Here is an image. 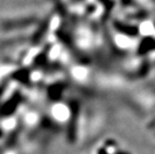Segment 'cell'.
Listing matches in <instances>:
<instances>
[{
	"label": "cell",
	"instance_id": "obj_2",
	"mask_svg": "<svg viewBox=\"0 0 155 154\" xmlns=\"http://www.w3.org/2000/svg\"><path fill=\"white\" fill-rule=\"evenodd\" d=\"M20 97H15L14 99L9 100L7 103H5V105L2 107V113L4 114L3 116H8V114L12 113L13 111H15V110L17 109L19 103H20Z\"/></svg>",
	"mask_w": 155,
	"mask_h": 154
},
{
	"label": "cell",
	"instance_id": "obj_4",
	"mask_svg": "<svg viewBox=\"0 0 155 154\" xmlns=\"http://www.w3.org/2000/svg\"><path fill=\"white\" fill-rule=\"evenodd\" d=\"M97 154H108V153H107V151L104 149H101L100 150H98V153Z\"/></svg>",
	"mask_w": 155,
	"mask_h": 154
},
{
	"label": "cell",
	"instance_id": "obj_5",
	"mask_svg": "<svg viewBox=\"0 0 155 154\" xmlns=\"http://www.w3.org/2000/svg\"><path fill=\"white\" fill-rule=\"evenodd\" d=\"M116 154H129V153H128V152H125V151H121V150H119V151H117Z\"/></svg>",
	"mask_w": 155,
	"mask_h": 154
},
{
	"label": "cell",
	"instance_id": "obj_1",
	"mask_svg": "<svg viewBox=\"0 0 155 154\" xmlns=\"http://www.w3.org/2000/svg\"><path fill=\"white\" fill-rule=\"evenodd\" d=\"M71 115H70L68 127H67V138L69 142L74 143L76 140L77 133V121L80 114V106L77 101H73L71 103Z\"/></svg>",
	"mask_w": 155,
	"mask_h": 154
},
{
	"label": "cell",
	"instance_id": "obj_3",
	"mask_svg": "<svg viewBox=\"0 0 155 154\" xmlns=\"http://www.w3.org/2000/svg\"><path fill=\"white\" fill-rule=\"evenodd\" d=\"M116 28L119 31L124 33L125 34H128V35H131V36H136L137 34V33H138L137 28L130 27L129 25H124V24H122V23H117Z\"/></svg>",
	"mask_w": 155,
	"mask_h": 154
}]
</instances>
